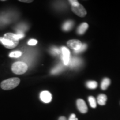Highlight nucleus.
Instances as JSON below:
<instances>
[{
  "mask_svg": "<svg viewBox=\"0 0 120 120\" xmlns=\"http://www.w3.org/2000/svg\"><path fill=\"white\" fill-rule=\"evenodd\" d=\"M41 100L45 103H49L52 100V95L47 91H42L40 94Z\"/></svg>",
  "mask_w": 120,
  "mask_h": 120,
  "instance_id": "1a4fd4ad",
  "label": "nucleus"
},
{
  "mask_svg": "<svg viewBox=\"0 0 120 120\" xmlns=\"http://www.w3.org/2000/svg\"><path fill=\"white\" fill-rule=\"evenodd\" d=\"M64 64H60L52 69L51 72V74L52 75L58 74V73L61 72L64 70Z\"/></svg>",
  "mask_w": 120,
  "mask_h": 120,
  "instance_id": "ddd939ff",
  "label": "nucleus"
},
{
  "mask_svg": "<svg viewBox=\"0 0 120 120\" xmlns=\"http://www.w3.org/2000/svg\"><path fill=\"white\" fill-rule=\"evenodd\" d=\"M97 86H98V84H97V82L94 81H90L86 83V86L90 89L96 88Z\"/></svg>",
  "mask_w": 120,
  "mask_h": 120,
  "instance_id": "2eb2a0df",
  "label": "nucleus"
},
{
  "mask_svg": "<svg viewBox=\"0 0 120 120\" xmlns=\"http://www.w3.org/2000/svg\"><path fill=\"white\" fill-rule=\"evenodd\" d=\"M88 102H89L90 106L92 108H96L97 106V102L96 101L95 98L93 96H89L88 97Z\"/></svg>",
  "mask_w": 120,
  "mask_h": 120,
  "instance_id": "dca6fc26",
  "label": "nucleus"
},
{
  "mask_svg": "<svg viewBox=\"0 0 120 120\" xmlns=\"http://www.w3.org/2000/svg\"><path fill=\"white\" fill-rule=\"evenodd\" d=\"M87 45L86 43H82V45L81 46V47L79 49V50L77 51H75V53H81V52L85 51V50L87 49Z\"/></svg>",
  "mask_w": 120,
  "mask_h": 120,
  "instance_id": "a211bd4d",
  "label": "nucleus"
},
{
  "mask_svg": "<svg viewBox=\"0 0 120 120\" xmlns=\"http://www.w3.org/2000/svg\"><path fill=\"white\" fill-rule=\"evenodd\" d=\"M22 55V52L20 51H14L10 54V57H19Z\"/></svg>",
  "mask_w": 120,
  "mask_h": 120,
  "instance_id": "6ab92c4d",
  "label": "nucleus"
},
{
  "mask_svg": "<svg viewBox=\"0 0 120 120\" xmlns=\"http://www.w3.org/2000/svg\"><path fill=\"white\" fill-rule=\"evenodd\" d=\"M61 52L62 54V61L64 65H68L70 60V52L69 49L66 47L61 48Z\"/></svg>",
  "mask_w": 120,
  "mask_h": 120,
  "instance_id": "39448f33",
  "label": "nucleus"
},
{
  "mask_svg": "<svg viewBox=\"0 0 120 120\" xmlns=\"http://www.w3.org/2000/svg\"><path fill=\"white\" fill-rule=\"evenodd\" d=\"M82 61L81 58L78 57H70V62L68 63V65L71 68H76L80 66L82 64Z\"/></svg>",
  "mask_w": 120,
  "mask_h": 120,
  "instance_id": "0eeeda50",
  "label": "nucleus"
},
{
  "mask_svg": "<svg viewBox=\"0 0 120 120\" xmlns=\"http://www.w3.org/2000/svg\"><path fill=\"white\" fill-rule=\"evenodd\" d=\"M67 46L71 48V49H72L75 51H77L81 47L82 43L81 42L78 40H71L70 41H68L67 43Z\"/></svg>",
  "mask_w": 120,
  "mask_h": 120,
  "instance_id": "423d86ee",
  "label": "nucleus"
},
{
  "mask_svg": "<svg viewBox=\"0 0 120 120\" xmlns=\"http://www.w3.org/2000/svg\"><path fill=\"white\" fill-rule=\"evenodd\" d=\"M74 22L71 20H68L66 21L62 25V30L64 31H68L72 28Z\"/></svg>",
  "mask_w": 120,
  "mask_h": 120,
  "instance_id": "9b49d317",
  "label": "nucleus"
},
{
  "mask_svg": "<svg viewBox=\"0 0 120 120\" xmlns=\"http://www.w3.org/2000/svg\"><path fill=\"white\" fill-rule=\"evenodd\" d=\"M68 120H78V118H76V115L74 113H72L71 115Z\"/></svg>",
  "mask_w": 120,
  "mask_h": 120,
  "instance_id": "4be33fe9",
  "label": "nucleus"
},
{
  "mask_svg": "<svg viewBox=\"0 0 120 120\" xmlns=\"http://www.w3.org/2000/svg\"><path fill=\"white\" fill-rule=\"evenodd\" d=\"M77 106L79 112L82 113H86L88 111V108L85 101L82 99H79L77 100Z\"/></svg>",
  "mask_w": 120,
  "mask_h": 120,
  "instance_id": "6e6552de",
  "label": "nucleus"
},
{
  "mask_svg": "<svg viewBox=\"0 0 120 120\" xmlns=\"http://www.w3.org/2000/svg\"><path fill=\"white\" fill-rule=\"evenodd\" d=\"M88 25L87 23H82L78 27L77 30V32L78 34H85V32H86V30L88 29Z\"/></svg>",
  "mask_w": 120,
  "mask_h": 120,
  "instance_id": "9d476101",
  "label": "nucleus"
},
{
  "mask_svg": "<svg viewBox=\"0 0 120 120\" xmlns=\"http://www.w3.org/2000/svg\"><path fill=\"white\" fill-rule=\"evenodd\" d=\"M20 79L19 78H10L2 82L1 87L4 90H10L16 87L19 85Z\"/></svg>",
  "mask_w": 120,
  "mask_h": 120,
  "instance_id": "f03ea898",
  "label": "nucleus"
},
{
  "mask_svg": "<svg viewBox=\"0 0 120 120\" xmlns=\"http://www.w3.org/2000/svg\"><path fill=\"white\" fill-rule=\"evenodd\" d=\"M50 52L52 55H54V56H57V55H60V53H61V51L58 48L53 47L50 49Z\"/></svg>",
  "mask_w": 120,
  "mask_h": 120,
  "instance_id": "f3484780",
  "label": "nucleus"
},
{
  "mask_svg": "<svg viewBox=\"0 0 120 120\" xmlns=\"http://www.w3.org/2000/svg\"><path fill=\"white\" fill-rule=\"evenodd\" d=\"M58 120H67V119L65 117L61 116V117H60L59 118H58Z\"/></svg>",
  "mask_w": 120,
  "mask_h": 120,
  "instance_id": "5701e85b",
  "label": "nucleus"
},
{
  "mask_svg": "<svg viewBox=\"0 0 120 120\" xmlns=\"http://www.w3.org/2000/svg\"><path fill=\"white\" fill-rule=\"evenodd\" d=\"M70 4H71V6H75L79 4V3L77 1H75V0H71V1H69Z\"/></svg>",
  "mask_w": 120,
  "mask_h": 120,
  "instance_id": "412c9836",
  "label": "nucleus"
},
{
  "mask_svg": "<svg viewBox=\"0 0 120 120\" xmlns=\"http://www.w3.org/2000/svg\"><path fill=\"white\" fill-rule=\"evenodd\" d=\"M111 84V80L109 78H105L101 82V88L102 90H106Z\"/></svg>",
  "mask_w": 120,
  "mask_h": 120,
  "instance_id": "4468645a",
  "label": "nucleus"
},
{
  "mask_svg": "<svg viewBox=\"0 0 120 120\" xmlns=\"http://www.w3.org/2000/svg\"><path fill=\"white\" fill-rule=\"evenodd\" d=\"M107 100V96L105 94H100L97 97V102L99 105H101V106L106 105Z\"/></svg>",
  "mask_w": 120,
  "mask_h": 120,
  "instance_id": "f8f14e48",
  "label": "nucleus"
},
{
  "mask_svg": "<svg viewBox=\"0 0 120 120\" xmlns=\"http://www.w3.org/2000/svg\"><path fill=\"white\" fill-rule=\"evenodd\" d=\"M19 1H21V2H32L33 1H30V0H29V1H27V0H26V1H24V0H20Z\"/></svg>",
  "mask_w": 120,
  "mask_h": 120,
  "instance_id": "b1692460",
  "label": "nucleus"
},
{
  "mask_svg": "<svg viewBox=\"0 0 120 120\" xmlns=\"http://www.w3.org/2000/svg\"><path fill=\"white\" fill-rule=\"evenodd\" d=\"M37 43V41L36 40H34V39H31L28 42V44L31 46H34V45H36Z\"/></svg>",
  "mask_w": 120,
  "mask_h": 120,
  "instance_id": "aec40b11",
  "label": "nucleus"
},
{
  "mask_svg": "<svg viewBox=\"0 0 120 120\" xmlns=\"http://www.w3.org/2000/svg\"><path fill=\"white\" fill-rule=\"evenodd\" d=\"M27 65L23 62H16L12 66V71L17 75L23 74L27 71Z\"/></svg>",
  "mask_w": 120,
  "mask_h": 120,
  "instance_id": "7ed1b4c3",
  "label": "nucleus"
},
{
  "mask_svg": "<svg viewBox=\"0 0 120 120\" xmlns=\"http://www.w3.org/2000/svg\"><path fill=\"white\" fill-rule=\"evenodd\" d=\"M72 10L75 14L81 17H85L87 14L86 10H85L83 6L80 4H79L77 6H72Z\"/></svg>",
  "mask_w": 120,
  "mask_h": 120,
  "instance_id": "20e7f679",
  "label": "nucleus"
},
{
  "mask_svg": "<svg viewBox=\"0 0 120 120\" xmlns=\"http://www.w3.org/2000/svg\"><path fill=\"white\" fill-rule=\"evenodd\" d=\"M0 41L7 49H13L19 44V40L16 39L15 34L12 33L6 34L4 38H0Z\"/></svg>",
  "mask_w": 120,
  "mask_h": 120,
  "instance_id": "f257e3e1",
  "label": "nucleus"
}]
</instances>
